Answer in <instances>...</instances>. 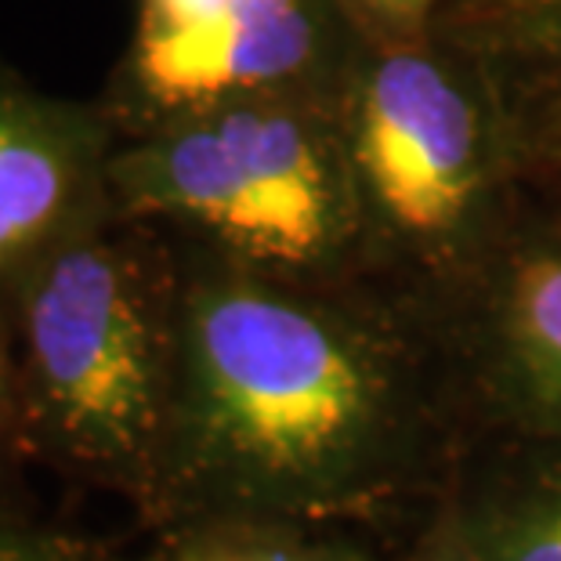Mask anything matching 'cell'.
I'll list each match as a JSON object with an SVG mask.
<instances>
[{
  "label": "cell",
  "instance_id": "cell-1",
  "mask_svg": "<svg viewBox=\"0 0 561 561\" xmlns=\"http://www.w3.org/2000/svg\"><path fill=\"white\" fill-rule=\"evenodd\" d=\"M182 341L141 522H366L438 496L468 416L413 305L355 279L257 272L178 240Z\"/></svg>",
  "mask_w": 561,
  "mask_h": 561
},
{
  "label": "cell",
  "instance_id": "cell-2",
  "mask_svg": "<svg viewBox=\"0 0 561 561\" xmlns=\"http://www.w3.org/2000/svg\"><path fill=\"white\" fill-rule=\"evenodd\" d=\"M33 468L127 500L157 489L182 341V254L113 203L11 283Z\"/></svg>",
  "mask_w": 561,
  "mask_h": 561
},
{
  "label": "cell",
  "instance_id": "cell-3",
  "mask_svg": "<svg viewBox=\"0 0 561 561\" xmlns=\"http://www.w3.org/2000/svg\"><path fill=\"white\" fill-rule=\"evenodd\" d=\"M330 102L363 279L427 319L529 203L507 116L479 62L435 26L410 37L366 33Z\"/></svg>",
  "mask_w": 561,
  "mask_h": 561
},
{
  "label": "cell",
  "instance_id": "cell-4",
  "mask_svg": "<svg viewBox=\"0 0 561 561\" xmlns=\"http://www.w3.org/2000/svg\"><path fill=\"white\" fill-rule=\"evenodd\" d=\"M113 207L294 279H355L359 221L330 91H257L121 130Z\"/></svg>",
  "mask_w": 561,
  "mask_h": 561
},
{
  "label": "cell",
  "instance_id": "cell-5",
  "mask_svg": "<svg viewBox=\"0 0 561 561\" xmlns=\"http://www.w3.org/2000/svg\"><path fill=\"white\" fill-rule=\"evenodd\" d=\"M471 435L561 442V210L529 199L432 316Z\"/></svg>",
  "mask_w": 561,
  "mask_h": 561
},
{
  "label": "cell",
  "instance_id": "cell-6",
  "mask_svg": "<svg viewBox=\"0 0 561 561\" xmlns=\"http://www.w3.org/2000/svg\"><path fill=\"white\" fill-rule=\"evenodd\" d=\"M363 37L344 0H236L188 30H135L102 102L135 130L236 94L333 91Z\"/></svg>",
  "mask_w": 561,
  "mask_h": 561
},
{
  "label": "cell",
  "instance_id": "cell-7",
  "mask_svg": "<svg viewBox=\"0 0 561 561\" xmlns=\"http://www.w3.org/2000/svg\"><path fill=\"white\" fill-rule=\"evenodd\" d=\"M121 124L102 99L41 91L0 62V283L113 203Z\"/></svg>",
  "mask_w": 561,
  "mask_h": 561
},
{
  "label": "cell",
  "instance_id": "cell-8",
  "mask_svg": "<svg viewBox=\"0 0 561 561\" xmlns=\"http://www.w3.org/2000/svg\"><path fill=\"white\" fill-rule=\"evenodd\" d=\"M435 30L485 73L525 193L561 210V0H442Z\"/></svg>",
  "mask_w": 561,
  "mask_h": 561
},
{
  "label": "cell",
  "instance_id": "cell-9",
  "mask_svg": "<svg viewBox=\"0 0 561 561\" xmlns=\"http://www.w3.org/2000/svg\"><path fill=\"white\" fill-rule=\"evenodd\" d=\"M438 496L489 561H561V442L471 435Z\"/></svg>",
  "mask_w": 561,
  "mask_h": 561
},
{
  "label": "cell",
  "instance_id": "cell-10",
  "mask_svg": "<svg viewBox=\"0 0 561 561\" xmlns=\"http://www.w3.org/2000/svg\"><path fill=\"white\" fill-rule=\"evenodd\" d=\"M152 561H377L337 525L210 515L157 529Z\"/></svg>",
  "mask_w": 561,
  "mask_h": 561
},
{
  "label": "cell",
  "instance_id": "cell-11",
  "mask_svg": "<svg viewBox=\"0 0 561 561\" xmlns=\"http://www.w3.org/2000/svg\"><path fill=\"white\" fill-rule=\"evenodd\" d=\"M26 468H33V457L26 442V421H22L15 308H11V283H0V504L22 500Z\"/></svg>",
  "mask_w": 561,
  "mask_h": 561
},
{
  "label": "cell",
  "instance_id": "cell-12",
  "mask_svg": "<svg viewBox=\"0 0 561 561\" xmlns=\"http://www.w3.org/2000/svg\"><path fill=\"white\" fill-rule=\"evenodd\" d=\"M0 561H121L110 547L73 533L69 525L47 522L26 500L0 504Z\"/></svg>",
  "mask_w": 561,
  "mask_h": 561
},
{
  "label": "cell",
  "instance_id": "cell-13",
  "mask_svg": "<svg viewBox=\"0 0 561 561\" xmlns=\"http://www.w3.org/2000/svg\"><path fill=\"white\" fill-rule=\"evenodd\" d=\"M369 37H410L435 26L442 0H344Z\"/></svg>",
  "mask_w": 561,
  "mask_h": 561
},
{
  "label": "cell",
  "instance_id": "cell-14",
  "mask_svg": "<svg viewBox=\"0 0 561 561\" xmlns=\"http://www.w3.org/2000/svg\"><path fill=\"white\" fill-rule=\"evenodd\" d=\"M410 561H489V558L482 554V547L468 536L460 518L449 511L446 500L435 496V515H432V522H427L424 540L413 551Z\"/></svg>",
  "mask_w": 561,
  "mask_h": 561
}]
</instances>
